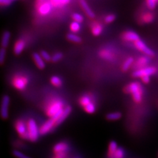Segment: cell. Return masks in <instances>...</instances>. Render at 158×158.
<instances>
[{
  "label": "cell",
  "instance_id": "obj_34",
  "mask_svg": "<svg viewBox=\"0 0 158 158\" xmlns=\"http://www.w3.org/2000/svg\"><path fill=\"white\" fill-rule=\"evenodd\" d=\"M40 55L42 57V58L44 59V61H49L52 60V57H51V56L49 55V53H48L46 51H42L41 53H40Z\"/></svg>",
  "mask_w": 158,
  "mask_h": 158
},
{
  "label": "cell",
  "instance_id": "obj_22",
  "mask_svg": "<svg viewBox=\"0 0 158 158\" xmlns=\"http://www.w3.org/2000/svg\"><path fill=\"white\" fill-rule=\"evenodd\" d=\"M133 63H134V59L131 57L127 58L125 61V62L123 63V65L122 66L123 71H128V69H130V67L133 65Z\"/></svg>",
  "mask_w": 158,
  "mask_h": 158
},
{
  "label": "cell",
  "instance_id": "obj_5",
  "mask_svg": "<svg viewBox=\"0 0 158 158\" xmlns=\"http://www.w3.org/2000/svg\"><path fill=\"white\" fill-rule=\"evenodd\" d=\"M15 128L19 137L23 140H28V131L27 122L23 120H17L15 124Z\"/></svg>",
  "mask_w": 158,
  "mask_h": 158
},
{
  "label": "cell",
  "instance_id": "obj_14",
  "mask_svg": "<svg viewBox=\"0 0 158 158\" xmlns=\"http://www.w3.org/2000/svg\"><path fill=\"white\" fill-rule=\"evenodd\" d=\"M71 111H72V108L71 106L65 107L61 116L59 117V119L57 120V121L56 123V127H58L59 125H60L64 121H65L66 118L69 116V115L71 114Z\"/></svg>",
  "mask_w": 158,
  "mask_h": 158
},
{
  "label": "cell",
  "instance_id": "obj_30",
  "mask_svg": "<svg viewBox=\"0 0 158 158\" xmlns=\"http://www.w3.org/2000/svg\"><path fill=\"white\" fill-rule=\"evenodd\" d=\"M12 153H13V155L17 158H32L26 154H24V153L18 150H14Z\"/></svg>",
  "mask_w": 158,
  "mask_h": 158
},
{
  "label": "cell",
  "instance_id": "obj_20",
  "mask_svg": "<svg viewBox=\"0 0 158 158\" xmlns=\"http://www.w3.org/2000/svg\"><path fill=\"white\" fill-rule=\"evenodd\" d=\"M11 38V33L9 31H5L3 34L2 40V46L3 48L7 47Z\"/></svg>",
  "mask_w": 158,
  "mask_h": 158
},
{
  "label": "cell",
  "instance_id": "obj_6",
  "mask_svg": "<svg viewBox=\"0 0 158 158\" xmlns=\"http://www.w3.org/2000/svg\"><path fill=\"white\" fill-rule=\"evenodd\" d=\"M56 123L57 121L54 118L52 117L49 118L40 127V135H46L48 134L53 129L54 127H56Z\"/></svg>",
  "mask_w": 158,
  "mask_h": 158
},
{
  "label": "cell",
  "instance_id": "obj_25",
  "mask_svg": "<svg viewBox=\"0 0 158 158\" xmlns=\"http://www.w3.org/2000/svg\"><path fill=\"white\" fill-rule=\"evenodd\" d=\"M53 6L57 7H63L70 2V0H50Z\"/></svg>",
  "mask_w": 158,
  "mask_h": 158
},
{
  "label": "cell",
  "instance_id": "obj_8",
  "mask_svg": "<svg viewBox=\"0 0 158 158\" xmlns=\"http://www.w3.org/2000/svg\"><path fill=\"white\" fill-rule=\"evenodd\" d=\"M10 103V98L7 95H4L2 98L1 115L3 119H7L9 117V108Z\"/></svg>",
  "mask_w": 158,
  "mask_h": 158
},
{
  "label": "cell",
  "instance_id": "obj_24",
  "mask_svg": "<svg viewBox=\"0 0 158 158\" xmlns=\"http://www.w3.org/2000/svg\"><path fill=\"white\" fill-rule=\"evenodd\" d=\"M67 39L73 42L80 43L81 42V37L75 33H69L67 34Z\"/></svg>",
  "mask_w": 158,
  "mask_h": 158
},
{
  "label": "cell",
  "instance_id": "obj_1",
  "mask_svg": "<svg viewBox=\"0 0 158 158\" xmlns=\"http://www.w3.org/2000/svg\"><path fill=\"white\" fill-rule=\"evenodd\" d=\"M126 91L131 94L133 100L136 102L139 103L142 102L143 99L144 90L141 84L138 82H132L128 85L126 88Z\"/></svg>",
  "mask_w": 158,
  "mask_h": 158
},
{
  "label": "cell",
  "instance_id": "obj_18",
  "mask_svg": "<svg viewBox=\"0 0 158 158\" xmlns=\"http://www.w3.org/2000/svg\"><path fill=\"white\" fill-rule=\"evenodd\" d=\"M25 48V42L23 40H18L14 47V52L16 55H20Z\"/></svg>",
  "mask_w": 158,
  "mask_h": 158
},
{
  "label": "cell",
  "instance_id": "obj_3",
  "mask_svg": "<svg viewBox=\"0 0 158 158\" xmlns=\"http://www.w3.org/2000/svg\"><path fill=\"white\" fill-rule=\"evenodd\" d=\"M65 107H64L63 102L60 100L56 99L48 103L46 109V114L52 118L59 112L61 111Z\"/></svg>",
  "mask_w": 158,
  "mask_h": 158
},
{
  "label": "cell",
  "instance_id": "obj_13",
  "mask_svg": "<svg viewBox=\"0 0 158 158\" xmlns=\"http://www.w3.org/2000/svg\"><path fill=\"white\" fill-rule=\"evenodd\" d=\"M150 63V57L146 56L140 57V58H138L136 63H135V67L136 68V70L148 67V65H149Z\"/></svg>",
  "mask_w": 158,
  "mask_h": 158
},
{
  "label": "cell",
  "instance_id": "obj_12",
  "mask_svg": "<svg viewBox=\"0 0 158 158\" xmlns=\"http://www.w3.org/2000/svg\"><path fill=\"white\" fill-rule=\"evenodd\" d=\"M123 38L126 41L135 43L138 40H139L140 36L135 32L129 31L125 32L124 34H123Z\"/></svg>",
  "mask_w": 158,
  "mask_h": 158
},
{
  "label": "cell",
  "instance_id": "obj_27",
  "mask_svg": "<svg viewBox=\"0 0 158 158\" xmlns=\"http://www.w3.org/2000/svg\"><path fill=\"white\" fill-rule=\"evenodd\" d=\"M84 110H85V111L86 113H89V114H92V113H94L96 111V106L94 103L92 102L84 107Z\"/></svg>",
  "mask_w": 158,
  "mask_h": 158
},
{
  "label": "cell",
  "instance_id": "obj_26",
  "mask_svg": "<svg viewBox=\"0 0 158 158\" xmlns=\"http://www.w3.org/2000/svg\"><path fill=\"white\" fill-rule=\"evenodd\" d=\"M103 31V27L100 24H96L92 28V33L94 35L99 36L100 35Z\"/></svg>",
  "mask_w": 158,
  "mask_h": 158
},
{
  "label": "cell",
  "instance_id": "obj_36",
  "mask_svg": "<svg viewBox=\"0 0 158 158\" xmlns=\"http://www.w3.org/2000/svg\"><path fill=\"white\" fill-rule=\"evenodd\" d=\"M115 15L113 14H110V15H108L106 16V17L105 18V21L106 23H111L113 21H115Z\"/></svg>",
  "mask_w": 158,
  "mask_h": 158
},
{
  "label": "cell",
  "instance_id": "obj_17",
  "mask_svg": "<svg viewBox=\"0 0 158 158\" xmlns=\"http://www.w3.org/2000/svg\"><path fill=\"white\" fill-rule=\"evenodd\" d=\"M117 143L115 141H111L108 146V151H107V156L110 158H113L115 153L118 149Z\"/></svg>",
  "mask_w": 158,
  "mask_h": 158
},
{
  "label": "cell",
  "instance_id": "obj_32",
  "mask_svg": "<svg viewBox=\"0 0 158 158\" xmlns=\"http://www.w3.org/2000/svg\"><path fill=\"white\" fill-rule=\"evenodd\" d=\"M146 2L148 9L153 10L156 7L158 0H146Z\"/></svg>",
  "mask_w": 158,
  "mask_h": 158
},
{
  "label": "cell",
  "instance_id": "obj_35",
  "mask_svg": "<svg viewBox=\"0 0 158 158\" xmlns=\"http://www.w3.org/2000/svg\"><path fill=\"white\" fill-rule=\"evenodd\" d=\"M62 57H63V54L60 52H58L54 54V55L52 56V61L53 62H57L59 61H60L62 59Z\"/></svg>",
  "mask_w": 158,
  "mask_h": 158
},
{
  "label": "cell",
  "instance_id": "obj_33",
  "mask_svg": "<svg viewBox=\"0 0 158 158\" xmlns=\"http://www.w3.org/2000/svg\"><path fill=\"white\" fill-rule=\"evenodd\" d=\"M72 17H73V19L74 20V21L79 23H82L83 21V20H84V17L81 14L78 13H74Z\"/></svg>",
  "mask_w": 158,
  "mask_h": 158
},
{
  "label": "cell",
  "instance_id": "obj_11",
  "mask_svg": "<svg viewBox=\"0 0 158 158\" xmlns=\"http://www.w3.org/2000/svg\"><path fill=\"white\" fill-rule=\"evenodd\" d=\"M69 149V146L67 142H60L57 143V144L53 146V152L54 154H59V153L68 152Z\"/></svg>",
  "mask_w": 158,
  "mask_h": 158
},
{
  "label": "cell",
  "instance_id": "obj_42",
  "mask_svg": "<svg viewBox=\"0 0 158 158\" xmlns=\"http://www.w3.org/2000/svg\"><path fill=\"white\" fill-rule=\"evenodd\" d=\"M48 1V0H37V5H40Z\"/></svg>",
  "mask_w": 158,
  "mask_h": 158
},
{
  "label": "cell",
  "instance_id": "obj_37",
  "mask_svg": "<svg viewBox=\"0 0 158 158\" xmlns=\"http://www.w3.org/2000/svg\"><path fill=\"white\" fill-rule=\"evenodd\" d=\"M6 49L2 48L1 49V51H0V62H1V63H3L5 58H6Z\"/></svg>",
  "mask_w": 158,
  "mask_h": 158
},
{
  "label": "cell",
  "instance_id": "obj_43",
  "mask_svg": "<svg viewBox=\"0 0 158 158\" xmlns=\"http://www.w3.org/2000/svg\"><path fill=\"white\" fill-rule=\"evenodd\" d=\"M12 1H15V0H12Z\"/></svg>",
  "mask_w": 158,
  "mask_h": 158
},
{
  "label": "cell",
  "instance_id": "obj_15",
  "mask_svg": "<svg viewBox=\"0 0 158 158\" xmlns=\"http://www.w3.org/2000/svg\"><path fill=\"white\" fill-rule=\"evenodd\" d=\"M33 59L34 61L35 62L36 66L40 69H43L45 68L46 67V63L45 61L44 60V59L41 56L40 54H39L38 53H34L33 54Z\"/></svg>",
  "mask_w": 158,
  "mask_h": 158
},
{
  "label": "cell",
  "instance_id": "obj_40",
  "mask_svg": "<svg viewBox=\"0 0 158 158\" xmlns=\"http://www.w3.org/2000/svg\"><path fill=\"white\" fill-rule=\"evenodd\" d=\"M12 3V0H0V3L2 6H9Z\"/></svg>",
  "mask_w": 158,
  "mask_h": 158
},
{
  "label": "cell",
  "instance_id": "obj_4",
  "mask_svg": "<svg viewBox=\"0 0 158 158\" xmlns=\"http://www.w3.org/2000/svg\"><path fill=\"white\" fill-rule=\"evenodd\" d=\"M157 69L154 66H148L144 68L137 69L132 73V76L135 78H142L144 77H151L157 73Z\"/></svg>",
  "mask_w": 158,
  "mask_h": 158
},
{
  "label": "cell",
  "instance_id": "obj_38",
  "mask_svg": "<svg viewBox=\"0 0 158 158\" xmlns=\"http://www.w3.org/2000/svg\"><path fill=\"white\" fill-rule=\"evenodd\" d=\"M68 157V152L59 153V154H54L52 158H67Z\"/></svg>",
  "mask_w": 158,
  "mask_h": 158
},
{
  "label": "cell",
  "instance_id": "obj_9",
  "mask_svg": "<svg viewBox=\"0 0 158 158\" xmlns=\"http://www.w3.org/2000/svg\"><path fill=\"white\" fill-rule=\"evenodd\" d=\"M37 6L38 13L43 16L47 15L50 13L53 8V4L50 0H48V1L40 5H37Z\"/></svg>",
  "mask_w": 158,
  "mask_h": 158
},
{
  "label": "cell",
  "instance_id": "obj_31",
  "mask_svg": "<svg viewBox=\"0 0 158 158\" xmlns=\"http://www.w3.org/2000/svg\"><path fill=\"white\" fill-rule=\"evenodd\" d=\"M125 157V151L122 148L118 147L117 150L116 152L115 153L114 156L113 158H124Z\"/></svg>",
  "mask_w": 158,
  "mask_h": 158
},
{
  "label": "cell",
  "instance_id": "obj_21",
  "mask_svg": "<svg viewBox=\"0 0 158 158\" xmlns=\"http://www.w3.org/2000/svg\"><path fill=\"white\" fill-rule=\"evenodd\" d=\"M122 115L120 112H112L106 115V118L109 121H117L120 119Z\"/></svg>",
  "mask_w": 158,
  "mask_h": 158
},
{
  "label": "cell",
  "instance_id": "obj_19",
  "mask_svg": "<svg viewBox=\"0 0 158 158\" xmlns=\"http://www.w3.org/2000/svg\"><path fill=\"white\" fill-rule=\"evenodd\" d=\"M155 19V16L153 13L152 12H146L144 13L142 15V22L146 24L151 23Z\"/></svg>",
  "mask_w": 158,
  "mask_h": 158
},
{
  "label": "cell",
  "instance_id": "obj_7",
  "mask_svg": "<svg viewBox=\"0 0 158 158\" xmlns=\"http://www.w3.org/2000/svg\"><path fill=\"white\" fill-rule=\"evenodd\" d=\"M134 44H135V47L137 48V49H138V50L142 52L145 56H148L150 57L154 56V55H155L154 52L153 51L151 48L148 47L146 44V43L143 40H142L140 39L139 40H138L137 42H136Z\"/></svg>",
  "mask_w": 158,
  "mask_h": 158
},
{
  "label": "cell",
  "instance_id": "obj_16",
  "mask_svg": "<svg viewBox=\"0 0 158 158\" xmlns=\"http://www.w3.org/2000/svg\"><path fill=\"white\" fill-rule=\"evenodd\" d=\"M80 4H81V6L82 8L83 9L84 11H85V12L86 13V14L89 17L94 18L95 17L94 13L93 12V11L91 9V8L89 7L88 4L87 3V2L85 1V0H81Z\"/></svg>",
  "mask_w": 158,
  "mask_h": 158
},
{
  "label": "cell",
  "instance_id": "obj_41",
  "mask_svg": "<svg viewBox=\"0 0 158 158\" xmlns=\"http://www.w3.org/2000/svg\"><path fill=\"white\" fill-rule=\"evenodd\" d=\"M141 80L143 83L148 84L150 82V77H144L141 78Z\"/></svg>",
  "mask_w": 158,
  "mask_h": 158
},
{
  "label": "cell",
  "instance_id": "obj_39",
  "mask_svg": "<svg viewBox=\"0 0 158 158\" xmlns=\"http://www.w3.org/2000/svg\"><path fill=\"white\" fill-rule=\"evenodd\" d=\"M102 56L107 59H111V53L107 51H104L102 53Z\"/></svg>",
  "mask_w": 158,
  "mask_h": 158
},
{
  "label": "cell",
  "instance_id": "obj_29",
  "mask_svg": "<svg viewBox=\"0 0 158 158\" xmlns=\"http://www.w3.org/2000/svg\"><path fill=\"white\" fill-rule=\"evenodd\" d=\"M81 28V23L75 22V21H73L70 25V28L71 30V31L73 32V33H76V32H78V31H80Z\"/></svg>",
  "mask_w": 158,
  "mask_h": 158
},
{
  "label": "cell",
  "instance_id": "obj_28",
  "mask_svg": "<svg viewBox=\"0 0 158 158\" xmlns=\"http://www.w3.org/2000/svg\"><path fill=\"white\" fill-rule=\"evenodd\" d=\"M51 82L53 86L59 87L62 85V80L60 77L57 76H53L51 78Z\"/></svg>",
  "mask_w": 158,
  "mask_h": 158
},
{
  "label": "cell",
  "instance_id": "obj_2",
  "mask_svg": "<svg viewBox=\"0 0 158 158\" xmlns=\"http://www.w3.org/2000/svg\"><path fill=\"white\" fill-rule=\"evenodd\" d=\"M28 131V140L31 142H36L40 134V128L38 127L36 121L33 118H30L27 122Z\"/></svg>",
  "mask_w": 158,
  "mask_h": 158
},
{
  "label": "cell",
  "instance_id": "obj_23",
  "mask_svg": "<svg viewBox=\"0 0 158 158\" xmlns=\"http://www.w3.org/2000/svg\"><path fill=\"white\" fill-rule=\"evenodd\" d=\"M92 102V99H91L90 96H88V95L83 96L80 99V104L83 107H85V106L88 105L89 103H90Z\"/></svg>",
  "mask_w": 158,
  "mask_h": 158
},
{
  "label": "cell",
  "instance_id": "obj_10",
  "mask_svg": "<svg viewBox=\"0 0 158 158\" xmlns=\"http://www.w3.org/2000/svg\"><path fill=\"white\" fill-rule=\"evenodd\" d=\"M28 81L27 78L24 77L18 76L15 78L13 81V85H14V86L16 88H17L18 90H23L27 86Z\"/></svg>",
  "mask_w": 158,
  "mask_h": 158
}]
</instances>
